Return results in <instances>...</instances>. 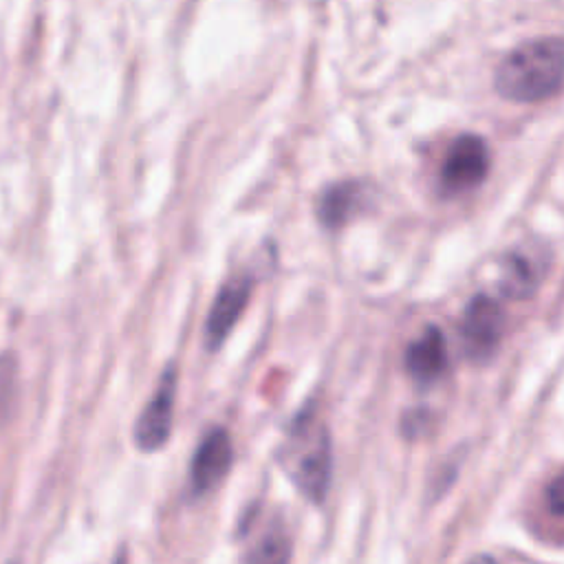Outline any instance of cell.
Returning a JSON list of instances; mask_svg holds the SVG:
<instances>
[{
  "mask_svg": "<svg viewBox=\"0 0 564 564\" xmlns=\"http://www.w3.org/2000/svg\"><path fill=\"white\" fill-rule=\"evenodd\" d=\"M115 564H126V557H123V555H119V557H117V562H115Z\"/></svg>",
  "mask_w": 564,
  "mask_h": 564,
  "instance_id": "cell-15",
  "label": "cell"
},
{
  "mask_svg": "<svg viewBox=\"0 0 564 564\" xmlns=\"http://www.w3.org/2000/svg\"><path fill=\"white\" fill-rule=\"evenodd\" d=\"M489 172V148L480 134H458L441 167V189L445 194H465L478 187Z\"/></svg>",
  "mask_w": 564,
  "mask_h": 564,
  "instance_id": "cell-4",
  "label": "cell"
},
{
  "mask_svg": "<svg viewBox=\"0 0 564 564\" xmlns=\"http://www.w3.org/2000/svg\"><path fill=\"white\" fill-rule=\"evenodd\" d=\"M291 542L282 531H269L247 553L245 564H289Z\"/></svg>",
  "mask_w": 564,
  "mask_h": 564,
  "instance_id": "cell-11",
  "label": "cell"
},
{
  "mask_svg": "<svg viewBox=\"0 0 564 564\" xmlns=\"http://www.w3.org/2000/svg\"><path fill=\"white\" fill-rule=\"evenodd\" d=\"M253 291L251 275H238L227 280L216 293L205 319V348L216 350L223 346L236 322L240 319Z\"/></svg>",
  "mask_w": 564,
  "mask_h": 564,
  "instance_id": "cell-6",
  "label": "cell"
},
{
  "mask_svg": "<svg viewBox=\"0 0 564 564\" xmlns=\"http://www.w3.org/2000/svg\"><path fill=\"white\" fill-rule=\"evenodd\" d=\"M546 502H549V511L555 518H562L564 513V485H562V476H555L549 487H546Z\"/></svg>",
  "mask_w": 564,
  "mask_h": 564,
  "instance_id": "cell-13",
  "label": "cell"
},
{
  "mask_svg": "<svg viewBox=\"0 0 564 564\" xmlns=\"http://www.w3.org/2000/svg\"><path fill=\"white\" fill-rule=\"evenodd\" d=\"M15 392V364L11 355H0V419L7 414Z\"/></svg>",
  "mask_w": 564,
  "mask_h": 564,
  "instance_id": "cell-12",
  "label": "cell"
},
{
  "mask_svg": "<svg viewBox=\"0 0 564 564\" xmlns=\"http://www.w3.org/2000/svg\"><path fill=\"white\" fill-rule=\"evenodd\" d=\"M562 62L564 40L560 35L522 42L498 64L494 88L518 104L549 99L562 88Z\"/></svg>",
  "mask_w": 564,
  "mask_h": 564,
  "instance_id": "cell-1",
  "label": "cell"
},
{
  "mask_svg": "<svg viewBox=\"0 0 564 564\" xmlns=\"http://www.w3.org/2000/svg\"><path fill=\"white\" fill-rule=\"evenodd\" d=\"M234 458L231 438L225 427H212L198 443L189 465V487L196 496L214 489L229 471Z\"/></svg>",
  "mask_w": 564,
  "mask_h": 564,
  "instance_id": "cell-7",
  "label": "cell"
},
{
  "mask_svg": "<svg viewBox=\"0 0 564 564\" xmlns=\"http://www.w3.org/2000/svg\"><path fill=\"white\" fill-rule=\"evenodd\" d=\"M366 187L357 181H341L322 192L317 203V218L324 227L337 229L348 223L355 212L364 207Z\"/></svg>",
  "mask_w": 564,
  "mask_h": 564,
  "instance_id": "cell-9",
  "label": "cell"
},
{
  "mask_svg": "<svg viewBox=\"0 0 564 564\" xmlns=\"http://www.w3.org/2000/svg\"><path fill=\"white\" fill-rule=\"evenodd\" d=\"M538 284H540V275H538L533 262L527 256L513 251L502 260L498 289L505 297L527 300L535 293Z\"/></svg>",
  "mask_w": 564,
  "mask_h": 564,
  "instance_id": "cell-10",
  "label": "cell"
},
{
  "mask_svg": "<svg viewBox=\"0 0 564 564\" xmlns=\"http://www.w3.org/2000/svg\"><path fill=\"white\" fill-rule=\"evenodd\" d=\"M408 375L419 383H432L447 370V348L443 330L434 324H427L421 335L410 341L403 355Z\"/></svg>",
  "mask_w": 564,
  "mask_h": 564,
  "instance_id": "cell-8",
  "label": "cell"
},
{
  "mask_svg": "<svg viewBox=\"0 0 564 564\" xmlns=\"http://www.w3.org/2000/svg\"><path fill=\"white\" fill-rule=\"evenodd\" d=\"M505 328L507 315L502 304L487 293H476L460 317V341L465 355L476 364L491 359L502 341Z\"/></svg>",
  "mask_w": 564,
  "mask_h": 564,
  "instance_id": "cell-3",
  "label": "cell"
},
{
  "mask_svg": "<svg viewBox=\"0 0 564 564\" xmlns=\"http://www.w3.org/2000/svg\"><path fill=\"white\" fill-rule=\"evenodd\" d=\"M174 394H176V372L170 366L161 375L152 399L145 403L143 412L137 416L132 436H134V445L141 452H156L167 443L172 432V416H174Z\"/></svg>",
  "mask_w": 564,
  "mask_h": 564,
  "instance_id": "cell-5",
  "label": "cell"
},
{
  "mask_svg": "<svg viewBox=\"0 0 564 564\" xmlns=\"http://www.w3.org/2000/svg\"><path fill=\"white\" fill-rule=\"evenodd\" d=\"M471 564H496L491 557H478V560H474Z\"/></svg>",
  "mask_w": 564,
  "mask_h": 564,
  "instance_id": "cell-14",
  "label": "cell"
},
{
  "mask_svg": "<svg viewBox=\"0 0 564 564\" xmlns=\"http://www.w3.org/2000/svg\"><path fill=\"white\" fill-rule=\"evenodd\" d=\"M282 465L295 487L311 500L322 502L333 471L330 438L324 425L300 416L282 452Z\"/></svg>",
  "mask_w": 564,
  "mask_h": 564,
  "instance_id": "cell-2",
  "label": "cell"
}]
</instances>
